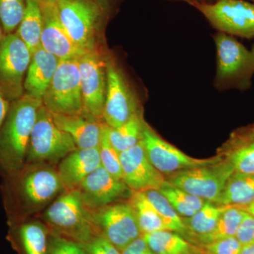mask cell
<instances>
[{
    "label": "cell",
    "instance_id": "6da1fadb",
    "mask_svg": "<svg viewBox=\"0 0 254 254\" xmlns=\"http://www.w3.org/2000/svg\"><path fill=\"white\" fill-rule=\"evenodd\" d=\"M4 177V206L10 222L15 224L41 210L64 190L57 170L47 164H26L18 173Z\"/></svg>",
    "mask_w": 254,
    "mask_h": 254
},
{
    "label": "cell",
    "instance_id": "7a4b0ae2",
    "mask_svg": "<svg viewBox=\"0 0 254 254\" xmlns=\"http://www.w3.org/2000/svg\"><path fill=\"white\" fill-rule=\"evenodd\" d=\"M41 100L24 93L11 102L0 128V171L9 176L22 170L27 160L32 131Z\"/></svg>",
    "mask_w": 254,
    "mask_h": 254
},
{
    "label": "cell",
    "instance_id": "3957f363",
    "mask_svg": "<svg viewBox=\"0 0 254 254\" xmlns=\"http://www.w3.org/2000/svg\"><path fill=\"white\" fill-rule=\"evenodd\" d=\"M53 234L85 244L98 234L77 190H65L43 215Z\"/></svg>",
    "mask_w": 254,
    "mask_h": 254
},
{
    "label": "cell",
    "instance_id": "277c9868",
    "mask_svg": "<svg viewBox=\"0 0 254 254\" xmlns=\"http://www.w3.org/2000/svg\"><path fill=\"white\" fill-rule=\"evenodd\" d=\"M218 55L215 84L220 90L247 91L254 75V54L233 36L218 33L215 36Z\"/></svg>",
    "mask_w": 254,
    "mask_h": 254
},
{
    "label": "cell",
    "instance_id": "5b68a950",
    "mask_svg": "<svg viewBox=\"0 0 254 254\" xmlns=\"http://www.w3.org/2000/svg\"><path fill=\"white\" fill-rule=\"evenodd\" d=\"M77 148L72 138L57 126L52 113L42 105L32 131L26 164L53 165Z\"/></svg>",
    "mask_w": 254,
    "mask_h": 254
},
{
    "label": "cell",
    "instance_id": "8992f818",
    "mask_svg": "<svg viewBox=\"0 0 254 254\" xmlns=\"http://www.w3.org/2000/svg\"><path fill=\"white\" fill-rule=\"evenodd\" d=\"M42 102L43 106L52 113L83 115L78 60H60L54 77Z\"/></svg>",
    "mask_w": 254,
    "mask_h": 254
},
{
    "label": "cell",
    "instance_id": "52a82bcc",
    "mask_svg": "<svg viewBox=\"0 0 254 254\" xmlns=\"http://www.w3.org/2000/svg\"><path fill=\"white\" fill-rule=\"evenodd\" d=\"M234 173L233 166L226 159L212 165L178 172L166 180L172 186L215 203Z\"/></svg>",
    "mask_w": 254,
    "mask_h": 254
},
{
    "label": "cell",
    "instance_id": "ba28073f",
    "mask_svg": "<svg viewBox=\"0 0 254 254\" xmlns=\"http://www.w3.org/2000/svg\"><path fill=\"white\" fill-rule=\"evenodd\" d=\"M31 59V50L16 33L5 35L0 43V91L11 103L25 93Z\"/></svg>",
    "mask_w": 254,
    "mask_h": 254
},
{
    "label": "cell",
    "instance_id": "9c48e42d",
    "mask_svg": "<svg viewBox=\"0 0 254 254\" xmlns=\"http://www.w3.org/2000/svg\"><path fill=\"white\" fill-rule=\"evenodd\" d=\"M89 211L92 223L98 233L120 252L142 236L136 213L128 201L117 202Z\"/></svg>",
    "mask_w": 254,
    "mask_h": 254
},
{
    "label": "cell",
    "instance_id": "30bf717a",
    "mask_svg": "<svg viewBox=\"0 0 254 254\" xmlns=\"http://www.w3.org/2000/svg\"><path fill=\"white\" fill-rule=\"evenodd\" d=\"M221 33L254 38V4L245 0H218L213 4L192 3Z\"/></svg>",
    "mask_w": 254,
    "mask_h": 254
},
{
    "label": "cell",
    "instance_id": "8fae6325",
    "mask_svg": "<svg viewBox=\"0 0 254 254\" xmlns=\"http://www.w3.org/2000/svg\"><path fill=\"white\" fill-rule=\"evenodd\" d=\"M60 21L73 41L87 51L95 50L101 10L94 0H58Z\"/></svg>",
    "mask_w": 254,
    "mask_h": 254
},
{
    "label": "cell",
    "instance_id": "7c38bea8",
    "mask_svg": "<svg viewBox=\"0 0 254 254\" xmlns=\"http://www.w3.org/2000/svg\"><path fill=\"white\" fill-rule=\"evenodd\" d=\"M78 63L83 115L102 123L107 93L108 60L95 50L80 58Z\"/></svg>",
    "mask_w": 254,
    "mask_h": 254
},
{
    "label": "cell",
    "instance_id": "4fadbf2b",
    "mask_svg": "<svg viewBox=\"0 0 254 254\" xmlns=\"http://www.w3.org/2000/svg\"><path fill=\"white\" fill-rule=\"evenodd\" d=\"M142 140L150 161L163 175L212 165L222 160L219 158L198 159L189 156L159 136L147 124Z\"/></svg>",
    "mask_w": 254,
    "mask_h": 254
},
{
    "label": "cell",
    "instance_id": "5bb4252c",
    "mask_svg": "<svg viewBox=\"0 0 254 254\" xmlns=\"http://www.w3.org/2000/svg\"><path fill=\"white\" fill-rule=\"evenodd\" d=\"M107 79L103 120L110 128H117L141 110L123 73L112 60H108Z\"/></svg>",
    "mask_w": 254,
    "mask_h": 254
},
{
    "label": "cell",
    "instance_id": "9a60e30c",
    "mask_svg": "<svg viewBox=\"0 0 254 254\" xmlns=\"http://www.w3.org/2000/svg\"><path fill=\"white\" fill-rule=\"evenodd\" d=\"M123 180L132 191L160 190L168 182L153 166L145 151L143 140L120 153Z\"/></svg>",
    "mask_w": 254,
    "mask_h": 254
},
{
    "label": "cell",
    "instance_id": "2e32d148",
    "mask_svg": "<svg viewBox=\"0 0 254 254\" xmlns=\"http://www.w3.org/2000/svg\"><path fill=\"white\" fill-rule=\"evenodd\" d=\"M83 204L89 210L102 208L130 198L132 190L123 180H117L102 166L81 182L77 189Z\"/></svg>",
    "mask_w": 254,
    "mask_h": 254
},
{
    "label": "cell",
    "instance_id": "e0dca14e",
    "mask_svg": "<svg viewBox=\"0 0 254 254\" xmlns=\"http://www.w3.org/2000/svg\"><path fill=\"white\" fill-rule=\"evenodd\" d=\"M41 5L44 22L41 35L42 48L60 60H78L90 52L73 41L60 21L56 4Z\"/></svg>",
    "mask_w": 254,
    "mask_h": 254
},
{
    "label": "cell",
    "instance_id": "ac0fdd59",
    "mask_svg": "<svg viewBox=\"0 0 254 254\" xmlns=\"http://www.w3.org/2000/svg\"><path fill=\"white\" fill-rule=\"evenodd\" d=\"M100 166L101 163L98 147L77 148L60 162L57 172L64 190H74Z\"/></svg>",
    "mask_w": 254,
    "mask_h": 254
},
{
    "label": "cell",
    "instance_id": "d6986e66",
    "mask_svg": "<svg viewBox=\"0 0 254 254\" xmlns=\"http://www.w3.org/2000/svg\"><path fill=\"white\" fill-rule=\"evenodd\" d=\"M60 60L42 47L31 54L24 81V91L37 100H43L58 69Z\"/></svg>",
    "mask_w": 254,
    "mask_h": 254
},
{
    "label": "cell",
    "instance_id": "ffe728a7",
    "mask_svg": "<svg viewBox=\"0 0 254 254\" xmlns=\"http://www.w3.org/2000/svg\"><path fill=\"white\" fill-rule=\"evenodd\" d=\"M57 126L72 138L80 149L99 147L103 123L85 115H66L52 113Z\"/></svg>",
    "mask_w": 254,
    "mask_h": 254
},
{
    "label": "cell",
    "instance_id": "44dd1931",
    "mask_svg": "<svg viewBox=\"0 0 254 254\" xmlns=\"http://www.w3.org/2000/svg\"><path fill=\"white\" fill-rule=\"evenodd\" d=\"M254 200V174L235 172L215 203L245 208Z\"/></svg>",
    "mask_w": 254,
    "mask_h": 254
},
{
    "label": "cell",
    "instance_id": "7402d4cb",
    "mask_svg": "<svg viewBox=\"0 0 254 254\" xmlns=\"http://www.w3.org/2000/svg\"><path fill=\"white\" fill-rule=\"evenodd\" d=\"M43 23V11L39 1L26 0L24 14L15 33L29 48L31 54L41 46Z\"/></svg>",
    "mask_w": 254,
    "mask_h": 254
},
{
    "label": "cell",
    "instance_id": "603a6c76",
    "mask_svg": "<svg viewBox=\"0 0 254 254\" xmlns=\"http://www.w3.org/2000/svg\"><path fill=\"white\" fill-rule=\"evenodd\" d=\"M145 125L141 111H139L121 126L117 128L108 127L110 141L115 150L120 153L141 141Z\"/></svg>",
    "mask_w": 254,
    "mask_h": 254
},
{
    "label": "cell",
    "instance_id": "cb8c5ba5",
    "mask_svg": "<svg viewBox=\"0 0 254 254\" xmlns=\"http://www.w3.org/2000/svg\"><path fill=\"white\" fill-rule=\"evenodd\" d=\"M18 224V237L25 254H48L49 241L46 227L38 222Z\"/></svg>",
    "mask_w": 254,
    "mask_h": 254
},
{
    "label": "cell",
    "instance_id": "d4e9b609",
    "mask_svg": "<svg viewBox=\"0 0 254 254\" xmlns=\"http://www.w3.org/2000/svg\"><path fill=\"white\" fill-rule=\"evenodd\" d=\"M155 254H190V244L175 232L160 230L142 235Z\"/></svg>",
    "mask_w": 254,
    "mask_h": 254
},
{
    "label": "cell",
    "instance_id": "484cf974",
    "mask_svg": "<svg viewBox=\"0 0 254 254\" xmlns=\"http://www.w3.org/2000/svg\"><path fill=\"white\" fill-rule=\"evenodd\" d=\"M128 202L136 213L142 235L166 230L154 206L143 192L132 191Z\"/></svg>",
    "mask_w": 254,
    "mask_h": 254
},
{
    "label": "cell",
    "instance_id": "4316f807",
    "mask_svg": "<svg viewBox=\"0 0 254 254\" xmlns=\"http://www.w3.org/2000/svg\"><path fill=\"white\" fill-rule=\"evenodd\" d=\"M247 212L242 207L229 206L222 213L213 230L197 237L202 244L210 243L220 239L236 236L241 222Z\"/></svg>",
    "mask_w": 254,
    "mask_h": 254
},
{
    "label": "cell",
    "instance_id": "83f0119b",
    "mask_svg": "<svg viewBox=\"0 0 254 254\" xmlns=\"http://www.w3.org/2000/svg\"><path fill=\"white\" fill-rule=\"evenodd\" d=\"M228 205H220L207 201L200 210L189 218L183 219L186 228L197 237L206 235L213 230L219 218Z\"/></svg>",
    "mask_w": 254,
    "mask_h": 254
},
{
    "label": "cell",
    "instance_id": "f1b7e54d",
    "mask_svg": "<svg viewBox=\"0 0 254 254\" xmlns=\"http://www.w3.org/2000/svg\"><path fill=\"white\" fill-rule=\"evenodd\" d=\"M181 217L190 218L200 210L206 200L167 184L160 190Z\"/></svg>",
    "mask_w": 254,
    "mask_h": 254
},
{
    "label": "cell",
    "instance_id": "f546056e",
    "mask_svg": "<svg viewBox=\"0 0 254 254\" xmlns=\"http://www.w3.org/2000/svg\"><path fill=\"white\" fill-rule=\"evenodd\" d=\"M143 193L154 206L167 230L178 233H185L187 231L183 219L160 190H148Z\"/></svg>",
    "mask_w": 254,
    "mask_h": 254
},
{
    "label": "cell",
    "instance_id": "4dcf8cb0",
    "mask_svg": "<svg viewBox=\"0 0 254 254\" xmlns=\"http://www.w3.org/2000/svg\"><path fill=\"white\" fill-rule=\"evenodd\" d=\"M234 145L227 154V160L237 173L254 174V138H234Z\"/></svg>",
    "mask_w": 254,
    "mask_h": 254
},
{
    "label": "cell",
    "instance_id": "1f68e13d",
    "mask_svg": "<svg viewBox=\"0 0 254 254\" xmlns=\"http://www.w3.org/2000/svg\"><path fill=\"white\" fill-rule=\"evenodd\" d=\"M98 148L101 166L117 180H123L120 153L115 150L110 141L108 126L105 123L102 128L101 139Z\"/></svg>",
    "mask_w": 254,
    "mask_h": 254
},
{
    "label": "cell",
    "instance_id": "d6a6232c",
    "mask_svg": "<svg viewBox=\"0 0 254 254\" xmlns=\"http://www.w3.org/2000/svg\"><path fill=\"white\" fill-rule=\"evenodd\" d=\"M26 9V0H0V22L5 35L16 32Z\"/></svg>",
    "mask_w": 254,
    "mask_h": 254
},
{
    "label": "cell",
    "instance_id": "836d02e7",
    "mask_svg": "<svg viewBox=\"0 0 254 254\" xmlns=\"http://www.w3.org/2000/svg\"><path fill=\"white\" fill-rule=\"evenodd\" d=\"M48 254H87L82 244L53 234L49 241Z\"/></svg>",
    "mask_w": 254,
    "mask_h": 254
},
{
    "label": "cell",
    "instance_id": "e575fe53",
    "mask_svg": "<svg viewBox=\"0 0 254 254\" xmlns=\"http://www.w3.org/2000/svg\"><path fill=\"white\" fill-rule=\"evenodd\" d=\"M203 246L208 254H240L243 248L236 237L220 239Z\"/></svg>",
    "mask_w": 254,
    "mask_h": 254
},
{
    "label": "cell",
    "instance_id": "d590c367",
    "mask_svg": "<svg viewBox=\"0 0 254 254\" xmlns=\"http://www.w3.org/2000/svg\"><path fill=\"white\" fill-rule=\"evenodd\" d=\"M82 245L86 250L87 254H121V252L115 245L100 233Z\"/></svg>",
    "mask_w": 254,
    "mask_h": 254
},
{
    "label": "cell",
    "instance_id": "8d00e7d4",
    "mask_svg": "<svg viewBox=\"0 0 254 254\" xmlns=\"http://www.w3.org/2000/svg\"><path fill=\"white\" fill-rule=\"evenodd\" d=\"M236 238L243 246L254 245V217L246 214L236 234Z\"/></svg>",
    "mask_w": 254,
    "mask_h": 254
},
{
    "label": "cell",
    "instance_id": "74e56055",
    "mask_svg": "<svg viewBox=\"0 0 254 254\" xmlns=\"http://www.w3.org/2000/svg\"><path fill=\"white\" fill-rule=\"evenodd\" d=\"M121 254H155L153 251L147 245L142 236L138 237L136 240L133 241L131 243L127 246L123 250L121 251Z\"/></svg>",
    "mask_w": 254,
    "mask_h": 254
},
{
    "label": "cell",
    "instance_id": "f35d334b",
    "mask_svg": "<svg viewBox=\"0 0 254 254\" xmlns=\"http://www.w3.org/2000/svg\"><path fill=\"white\" fill-rule=\"evenodd\" d=\"M10 105H11V102L9 101L0 91V128L2 126L5 119L7 116Z\"/></svg>",
    "mask_w": 254,
    "mask_h": 254
},
{
    "label": "cell",
    "instance_id": "ab89813d",
    "mask_svg": "<svg viewBox=\"0 0 254 254\" xmlns=\"http://www.w3.org/2000/svg\"><path fill=\"white\" fill-rule=\"evenodd\" d=\"M234 138L237 139H252L254 138V125L242 130L240 133H237Z\"/></svg>",
    "mask_w": 254,
    "mask_h": 254
},
{
    "label": "cell",
    "instance_id": "60d3db41",
    "mask_svg": "<svg viewBox=\"0 0 254 254\" xmlns=\"http://www.w3.org/2000/svg\"><path fill=\"white\" fill-rule=\"evenodd\" d=\"M240 254H254V245L243 246Z\"/></svg>",
    "mask_w": 254,
    "mask_h": 254
},
{
    "label": "cell",
    "instance_id": "b9f144b4",
    "mask_svg": "<svg viewBox=\"0 0 254 254\" xmlns=\"http://www.w3.org/2000/svg\"><path fill=\"white\" fill-rule=\"evenodd\" d=\"M245 210L247 212V213H250V215H253L254 217V200L250 203V204H249L245 207Z\"/></svg>",
    "mask_w": 254,
    "mask_h": 254
},
{
    "label": "cell",
    "instance_id": "7bdbcfd3",
    "mask_svg": "<svg viewBox=\"0 0 254 254\" xmlns=\"http://www.w3.org/2000/svg\"><path fill=\"white\" fill-rule=\"evenodd\" d=\"M41 4H56L58 0H38Z\"/></svg>",
    "mask_w": 254,
    "mask_h": 254
},
{
    "label": "cell",
    "instance_id": "ee69618b",
    "mask_svg": "<svg viewBox=\"0 0 254 254\" xmlns=\"http://www.w3.org/2000/svg\"><path fill=\"white\" fill-rule=\"evenodd\" d=\"M4 36L5 33L4 29H3L2 25H1V22H0V43H1V40H2Z\"/></svg>",
    "mask_w": 254,
    "mask_h": 254
},
{
    "label": "cell",
    "instance_id": "f6af8a7d",
    "mask_svg": "<svg viewBox=\"0 0 254 254\" xmlns=\"http://www.w3.org/2000/svg\"><path fill=\"white\" fill-rule=\"evenodd\" d=\"M94 1H95V0H94ZM105 1H106V0H96V2H99L100 4H101L102 2Z\"/></svg>",
    "mask_w": 254,
    "mask_h": 254
},
{
    "label": "cell",
    "instance_id": "bcb514c9",
    "mask_svg": "<svg viewBox=\"0 0 254 254\" xmlns=\"http://www.w3.org/2000/svg\"><path fill=\"white\" fill-rule=\"evenodd\" d=\"M252 51L253 52V53L254 54V44L253 47H252Z\"/></svg>",
    "mask_w": 254,
    "mask_h": 254
},
{
    "label": "cell",
    "instance_id": "7dc6e473",
    "mask_svg": "<svg viewBox=\"0 0 254 254\" xmlns=\"http://www.w3.org/2000/svg\"><path fill=\"white\" fill-rule=\"evenodd\" d=\"M253 1H254V0H253Z\"/></svg>",
    "mask_w": 254,
    "mask_h": 254
},
{
    "label": "cell",
    "instance_id": "c3c4849f",
    "mask_svg": "<svg viewBox=\"0 0 254 254\" xmlns=\"http://www.w3.org/2000/svg\"></svg>",
    "mask_w": 254,
    "mask_h": 254
}]
</instances>
